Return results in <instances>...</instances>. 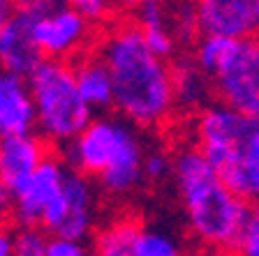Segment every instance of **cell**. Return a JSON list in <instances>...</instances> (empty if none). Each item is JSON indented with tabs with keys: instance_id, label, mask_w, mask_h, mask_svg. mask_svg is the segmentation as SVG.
Returning <instances> with one entry per match:
<instances>
[{
	"instance_id": "1",
	"label": "cell",
	"mask_w": 259,
	"mask_h": 256,
	"mask_svg": "<svg viewBox=\"0 0 259 256\" xmlns=\"http://www.w3.org/2000/svg\"><path fill=\"white\" fill-rule=\"evenodd\" d=\"M97 56L111 76V109L123 120L135 127H157L171 118V65L144 42L135 23H113L97 42Z\"/></svg>"
},
{
	"instance_id": "2",
	"label": "cell",
	"mask_w": 259,
	"mask_h": 256,
	"mask_svg": "<svg viewBox=\"0 0 259 256\" xmlns=\"http://www.w3.org/2000/svg\"><path fill=\"white\" fill-rule=\"evenodd\" d=\"M171 178L192 233L213 249H236L250 203L225 185L197 148H181L171 157Z\"/></svg>"
},
{
	"instance_id": "3",
	"label": "cell",
	"mask_w": 259,
	"mask_h": 256,
	"mask_svg": "<svg viewBox=\"0 0 259 256\" xmlns=\"http://www.w3.org/2000/svg\"><path fill=\"white\" fill-rule=\"evenodd\" d=\"M144 141L120 116H97L65 145V164L97 178L109 194L125 196L144 180Z\"/></svg>"
},
{
	"instance_id": "4",
	"label": "cell",
	"mask_w": 259,
	"mask_h": 256,
	"mask_svg": "<svg viewBox=\"0 0 259 256\" xmlns=\"http://www.w3.org/2000/svg\"><path fill=\"white\" fill-rule=\"evenodd\" d=\"M192 60L208 76L220 104L245 118H259V35L243 39L199 35Z\"/></svg>"
},
{
	"instance_id": "5",
	"label": "cell",
	"mask_w": 259,
	"mask_h": 256,
	"mask_svg": "<svg viewBox=\"0 0 259 256\" xmlns=\"http://www.w3.org/2000/svg\"><path fill=\"white\" fill-rule=\"evenodd\" d=\"M26 81L35 109V127L44 139L67 145L91 123L93 111L76 90L72 65L42 58Z\"/></svg>"
},
{
	"instance_id": "6",
	"label": "cell",
	"mask_w": 259,
	"mask_h": 256,
	"mask_svg": "<svg viewBox=\"0 0 259 256\" xmlns=\"http://www.w3.org/2000/svg\"><path fill=\"white\" fill-rule=\"evenodd\" d=\"M250 120L252 118L241 116L238 111L225 107V104H206L197 118H194V139L197 150L204 160L222 176L234 164L243 141L248 136Z\"/></svg>"
},
{
	"instance_id": "7",
	"label": "cell",
	"mask_w": 259,
	"mask_h": 256,
	"mask_svg": "<svg viewBox=\"0 0 259 256\" xmlns=\"http://www.w3.org/2000/svg\"><path fill=\"white\" fill-rule=\"evenodd\" d=\"M95 210L97 198L93 182L86 176H81L79 171L67 169L63 192L44 210L39 226L58 238L86 240L95 226Z\"/></svg>"
},
{
	"instance_id": "8",
	"label": "cell",
	"mask_w": 259,
	"mask_h": 256,
	"mask_svg": "<svg viewBox=\"0 0 259 256\" xmlns=\"http://www.w3.org/2000/svg\"><path fill=\"white\" fill-rule=\"evenodd\" d=\"M32 37L42 58L70 60L83 56L93 42V23L70 5L32 21Z\"/></svg>"
},
{
	"instance_id": "9",
	"label": "cell",
	"mask_w": 259,
	"mask_h": 256,
	"mask_svg": "<svg viewBox=\"0 0 259 256\" xmlns=\"http://www.w3.org/2000/svg\"><path fill=\"white\" fill-rule=\"evenodd\" d=\"M67 166L58 157H44L23 182L12 189V213L21 226H39L44 210L63 192Z\"/></svg>"
},
{
	"instance_id": "10",
	"label": "cell",
	"mask_w": 259,
	"mask_h": 256,
	"mask_svg": "<svg viewBox=\"0 0 259 256\" xmlns=\"http://www.w3.org/2000/svg\"><path fill=\"white\" fill-rule=\"evenodd\" d=\"M199 35L227 39L259 32V0H192Z\"/></svg>"
},
{
	"instance_id": "11",
	"label": "cell",
	"mask_w": 259,
	"mask_h": 256,
	"mask_svg": "<svg viewBox=\"0 0 259 256\" xmlns=\"http://www.w3.org/2000/svg\"><path fill=\"white\" fill-rule=\"evenodd\" d=\"M39 60L42 54L32 37V19L14 12L0 28V70L28 76Z\"/></svg>"
},
{
	"instance_id": "12",
	"label": "cell",
	"mask_w": 259,
	"mask_h": 256,
	"mask_svg": "<svg viewBox=\"0 0 259 256\" xmlns=\"http://www.w3.org/2000/svg\"><path fill=\"white\" fill-rule=\"evenodd\" d=\"M47 157V145L32 132L0 136V182L14 189Z\"/></svg>"
},
{
	"instance_id": "13",
	"label": "cell",
	"mask_w": 259,
	"mask_h": 256,
	"mask_svg": "<svg viewBox=\"0 0 259 256\" xmlns=\"http://www.w3.org/2000/svg\"><path fill=\"white\" fill-rule=\"evenodd\" d=\"M35 129V109L26 76L0 70V136Z\"/></svg>"
},
{
	"instance_id": "14",
	"label": "cell",
	"mask_w": 259,
	"mask_h": 256,
	"mask_svg": "<svg viewBox=\"0 0 259 256\" xmlns=\"http://www.w3.org/2000/svg\"><path fill=\"white\" fill-rule=\"evenodd\" d=\"M135 16H137L135 26L139 28L144 42L160 58L164 60L174 58L176 48L181 44H178L176 32H174L169 0H141L139 5L135 7Z\"/></svg>"
},
{
	"instance_id": "15",
	"label": "cell",
	"mask_w": 259,
	"mask_h": 256,
	"mask_svg": "<svg viewBox=\"0 0 259 256\" xmlns=\"http://www.w3.org/2000/svg\"><path fill=\"white\" fill-rule=\"evenodd\" d=\"M220 178L241 198L259 203V118L250 120L248 136L243 141L236 160Z\"/></svg>"
},
{
	"instance_id": "16",
	"label": "cell",
	"mask_w": 259,
	"mask_h": 256,
	"mask_svg": "<svg viewBox=\"0 0 259 256\" xmlns=\"http://www.w3.org/2000/svg\"><path fill=\"white\" fill-rule=\"evenodd\" d=\"M72 74L81 99L88 104L91 111H107L113 104V85L107 65L97 54H83L74 65Z\"/></svg>"
},
{
	"instance_id": "17",
	"label": "cell",
	"mask_w": 259,
	"mask_h": 256,
	"mask_svg": "<svg viewBox=\"0 0 259 256\" xmlns=\"http://www.w3.org/2000/svg\"><path fill=\"white\" fill-rule=\"evenodd\" d=\"M174 79V107L185 113H199L206 104H210V81L194 65L192 58H181L171 65Z\"/></svg>"
},
{
	"instance_id": "18",
	"label": "cell",
	"mask_w": 259,
	"mask_h": 256,
	"mask_svg": "<svg viewBox=\"0 0 259 256\" xmlns=\"http://www.w3.org/2000/svg\"><path fill=\"white\" fill-rule=\"evenodd\" d=\"M137 229L139 226L130 219H118V222L109 224L97 235L95 251L91 256H132L130 247H132V240L137 235Z\"/></svg>"
},
{
	"instance_id": "19",
	"label": "cell",
	"mask_w": 259,
	"mask_h": 256,
	"mask_svg": "<svg viewBox=\"0 0 259 256\" xmlns=\"http://www.w3.org/2000/svg\"><path fill=\"white\" fill-rule=\"evenodd\" d=\"M130 251L132 256H183L178 240L162 229H137Z\"/></svg>"
},
{
	"instance_id": "20",
	"label": "cell",
	"mask_w": 259,
	"mask_h": 256,
	"mask_svg": "<svg viewBox=\"0 0 259 256\" xmlns=\"http://www.w3.org/2000/svg\"><path fill=\"white\" fill-rule=\"evenodd\" d=\"M47 235L37 226H21L14 233V256H44Z\"/></svg>"
},
{
	"instance_id": "21",
	"label": "cell",
	"mask_w": 259,
	"mask_h": 256,
	"mask_svg": "<svg viewBox=\"0 0 259 256\" xmlns=\"http://www.w3.org/2000/svg\"><path fill=\"white\" fill-rule=\"evenodd\" d=\"M171 176V155H167L164 150L153 148L146 150L144 155V178L153 182L167 180Z\"/></svg>"
},
{
	"instance_id": "22",
	"label": "cell",
	"mask_w": 259,
	"mask_h": 256,
	"mask_svg": "<svg viewBox=\"0 0 259 256\" xmlns=\"http://www.w3.org/2000/svg\"><path fill=\"white\" fill-rule=\"evenodd\" d=\"M236 251L238 256H259V203L250 208V217L238 238Z\"/></svg>"
},
{
	"instance_id": "23",
	"label": "cell",
	"mask_w": 259,
	"mask_h": 256,
	"mask_svg": "<svg viewBox=\"0 0 259 256\" xmlns=\"http://www.w3.org/2000/svg\"><path fill=\"white\" fill-rule=\"evenodd\" d=\"M44 256H91L88 247L83 245V240H72V238H49Z\"/></svg>"
},
{
	"instance_id": "24",
	"label": "cell",
	"mask_w": 259,
	"mask_h": 256,
	"mask_svg": "<svg viewBox=\"0 0 259 256\" xmlns=\"http://www.w3.org/2000/svg\"><path fill=\"white\" fill-rule=\"evenodd\" d=\"M16 5H19V10H16L19 14H23L35 21V19H42V16L65 7L67 0H16Z\"/></svg>"
},
{
	"instance_id": "25",
	"label": "cell",
	"mask_w": 259,
	"mask_h": 256,
	"mask_svg": "<svg viewBox=\"0 0 259 256\" xmlns=\"http://www.w3.org/2000/svg\"><path fill=\"white\" fill-rule=\"evenodd\" d=\"M10 215H12V192L0 182V226L5 224Z\"/></svg>"
},
{
	"instance_id": "26",
	"label": "cell",
	"mask_w": 259,
	"mask_h": 256,
	"mask_svg": "<svg viewBox=\"0 0 259 256\" xmlns=\"http://www.w3.org/2000/svg\"><path fill=\"white\" fill-rule=\"evenodd\" d=\"M0 256H14V233L0 226Z\"/></svg>"
},
{
	"instance_id": "27",
	"label": "cell",
	"mask_w": 259,
	"mask_h": 256,
	"mask_svg": "<svg viewBox=\"0 0 259 256\" xmlns=\"http://www.w3.org/2000/svg\"><path fill=\"white\" fill-rule=\"evenodd\" d=\"M12 16V10H10V3L7 0H0V28L7 23V19Z\"/></svg>"
},
{
	"instance_id": "28",
	"label": "cell",
	"mask_w": 259,
	"mask_h": 256,
	"mask_svg": "<svg viewBox=\"0 0 259 256\" xmlns=\"http://www.w3.org/2000/svg\"><path fill=\"white\" fill-rule=\"evenodd\" d=\"M141 0H120V10H135Z\"/></svg>"
},
{
	"instance_id": "29",
	"label": "cell",
	"mask_w": 259,
	"mask_h": 256,
	"mask_svg": "<svg viewBox=\"0 0 259 256\" xmlns=\"http://www.w3.org/2000/svg\"><path fill=\"white\" fill-rule=\"evenodd\" d=\"M7 3H12V0H7Z\"/></svg>"
}]
</instances>
